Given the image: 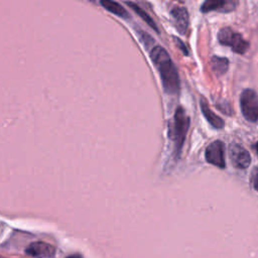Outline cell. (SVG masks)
Returning <instances> with one entry per match:
<instances>
[{"instance_id":"6da1fadb","label":"cell","mask_w":258,"mask_h":258,"mask_svg":"<svg viewBox=\"0 0 258 258\" xmlns=\"http://www.w3.org/2000/svg\"><path fill=\"white\" fill-rule=\"evenodd\" d=\"M152 61L159 72L164 91L169 95L179 92V78L177 70L167 51L161 46H155L150 52Z\"/></svg>"},{"instance_id":"7a4b0ae2","label":"cell","mask_w":258,"mask_h":258,"mask_svg":"<svg viewBox=\"0 0 258 258\" xmlns=\"http://www.w3.org/2000/svg\"><path fill=\"white\" fill-rule=\"evenodd\" d=\"M189 127V118L182 107H177L174 113L171 138L174 143V154L179 155L182 148L187 130Z\"/></svg>"},{"instance_id":"3957f363","label":"cell","mask_w":258,"mask_h":258,"mask_svg":"<svg viewBox=\"0 0 258 258\" xmlns=\"http://www.w3.org/2000/svg\"><path fill=\"white\" fill-rule=\"evenodd\" d=\"M218 39L221 44L230 46L233 51L240 54L245 53L250 45L240 33L232 30L230 27L222 28L218 33Z\"/></svg>"},{"instance_id":"277c9868","label":"cell","mask_w":258,"mask_h":258,"mask_svg":"<svg viewBox=\"0 0 258 258\" xmlns=\"http://www.w3.org/2000/svg\"><path fill=\"white\" fill-rule=\"evenodd\" d=\"M240 105L242 114L247 121H258V95L254 90L246 89L242 92Z\"/></svg>"},{"instance_id":"5b68a950","label":"cell","mask_w":258,"mask_h":258,"mask_svg":"<svg viewBox=\"0 0 258 258\" xmlns=\"http://www.w3.org/2000/svg\"><path fill=\"white\" fill-rule=\"evenodd\" d=\"M206 160L220 168L226 167V161H225V147L224 143L221 140H215L213 141L208 147L206 148L205 152Z\"/></svg>"},{"instance_id":"8992f818","label":"cell","mask_w":258,"mask_h":258,"mask_svg":"<svg viewBox=\"0 0 258 258\" xmlns=\"http://www.w3.org/2000/svg\"><path fill=\"white\" fill-rule=\"evenodd\" d=\"M229 157L236 168L245 169L250 165L251 156L249 152L240 144L234 143L229 147Z\"/></svg>"},{"instance_id":"52a82bcc","label":"cell","mask_w":258,"mask_h":258,"mask_svg":"<svg viewBox=\"0 0 258 258\" xmlns=\"http://www.w3.org/2000/svg\"><path fill=\"white\" fill-rule=\"evenodd\" d=\"M25 253L33 258H54L55 248L45 242H33L26 249Z\"/></svg>"},{"instance_id":"ba28073f","label":"cell","mask_w":258,"mask_h":258,"mask_svg":"<svg viewBox=\"0 0 258 258\" xmlns=\"http://www.w3.org/2000/svg\"><path fill=\"white\" fill-rule=\"evenodd\" d=\"M238 2L233 0H207L201 6V11L204 13L211 11L219 12H230L233 11Z\"/></svg>"},{"instance_id":"9c48e42d","label":"cell","mask_w":258,"mask_h":258,"mask_svg":"<svg viewBox=\"0 0 258 258\" xmlns=\"http://www.w3.org/2000/svg\"><path fill=\"white\" fill-rule=\"evenodd\" d=\"M171 15L176 29L180 34H184L189 24L188 12L185 7L176 6L171 10Z\"/></svg>"},{"instance_id":"30bf717a","label":"cell","mask_w":258,"mask_h":258,"mask_svg":"<svg viewBox=\"0 0 258 258\" xmlns=\"http://www.w3.org/2000/svg\"><path fill=\"white\" fill-rule=\"evenodd\" d=\"M201 109L202 112L205 116V118L207 119V121L216 129H222L225 126V123L223 121V119L221 117H219L218 115H216L211 108L208 105V102L206 101L205 98H201Z\"/></svg>"},{"instance_id":"8fae6325","label":"cell","mask_w":258,"mask_h":258,"mask_svg":"<svg viewBox=\"0 0 258 258\" xmlns=\"http://www.w3.org/2000/svg\"><path fill=\"white\" fill-rule=\"evenodd\" d=\"M211 67L217 76H223L229 69V59L227 57L214 55L211 58Z\"/></svg>"},{"instance_id":"7c38bea8","label":"cell","mask_w":258,"mask_h":258,"mask_svg":"<svg viewBox=\"0 0 258 258\" xmlns=\"http://www.w3.org/2000/svg\"><path fill=\"white\" fill-rule=\"evenodd\" d=\"M101 4L110 12L120 16V17H128L127 11L117 2L111 1V0H103L101 1Z\"/></svg>"},{"instance_id":"4fadbf2b","label":"cell","mask_w":258,"mask_h":258,"mask_svg":"<svg viewBox=\"0 0 258 258\" xmlns=\"http://www.w3.org/2000/svg\"><path fill=\"white\" fill-rule=\"evenodd\" d=\"M127 4L137 13V14H139L140 15V17L150 26V27H152L154 30H156V31H158V28H157V26L155 25V23H154V21L152 20V18L143 10V9H141L140 7H138L136 4H134V3H131V2H127Z\"/></svg>"},{"instance_id":"5bb4252c","label":"cell","mask_w":258,"mask_h":258,"mask_svg":"<svg viewBox=\"0 0 258 258\" xmlns=\"http://www.w3.org/2000/svg\"><path fill=\"white\" fill-rule=\"evenodd\" d=\"M251 181L253 184V187L258 191V167H254L251 173Z\"/></svg>"},{"instance_id":"9a60e30c","label":"cell","mask_w":258,"mask_h":258,"mask_svg":"<svg viewBox=\"0 0 258 258\" xmlns=\"http://www.w3.org/2000/svg\"><path fill=\"white\" fill-rule=\"evenodd\" d=\"M175 40H176V43L178 44V46L180 47V49L182 50V52L184 53V54H187V50H186V47L184 46V44L180 41V39H178V38H175Z\"/></svg>"},{"instance_id":"2e32d148","label":"cell","mask_w":258,"mask_h":258,"mask_svg":"<svg viewBox=\"0 0 258 258\" xmlns=\"http://www.w3.org/2000/svg\"><path fill=\"white\" fill-rule=\"evenodd\" d=\"M67 258H83V257L80 254H74V255H71V256H69Z\"/></svg>"},{"instance_id":"e0dca14e","label":"cell","mask_w":258,"mask_h":258,"mask_svg":"<svg viewBox=\"0 0 258 258\" xmlns=\"http://www.w3.org/2000/svg\"><path fill=\"white\" fill-rule=\"evenodd\" d=\"M256 149H257V152H258V142H257V144H256Z\"/></svg>"}]
</instances>
